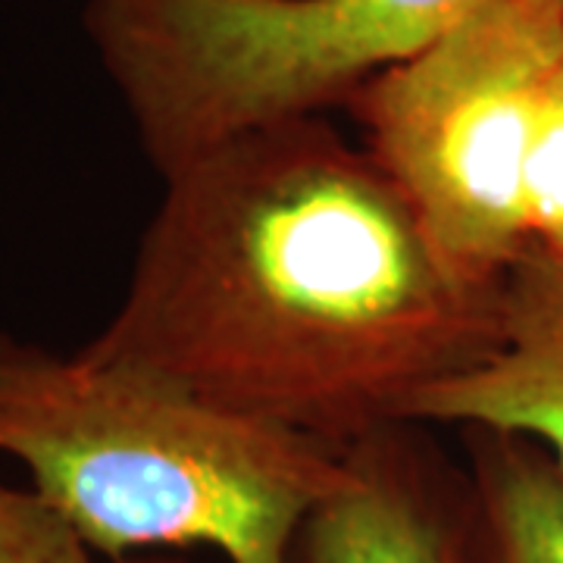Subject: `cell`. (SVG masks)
Masks as SVG:
<instances>
[{
  "label": "cell",
  "mask_w": 563,
  "mask_h": 563,
  "mask_svg": "<svg viewBox=\"0 0 563 563\" xmlns=\"http://www.w3.org/2000/svg\"><path fill=\"white\" fill-rule=\"evenodd\" d=\"M161 181L91 361L344 451L501 342L504 279L461 273L325 117L242 132Z\"/></svg>",
  "instance_id": "6da1fadb"
},
{
  "label": "cell",
  "mask_w": 563,
  "mask_h": 563,
  "mask_svg": "<svg viewBox=\"0 0 563 563\" xmlns=\"http://www.w3.org/2000/svg\"><path fill=\"white\" fill-rule=\"evenodd\" d=\"M0 454L103 563L210 548L291 563L342 451L244 420L176 385L0 332Z\"/></svg>",
  "instance_id": "7a4b0ae2"
},
{
  "label": "cell",
  "mask_w": 563,
  "mask_h": 563,
  "mask_svg": "<svg viewBox=\"0 0 563 563\" xmlns=\"http://www.w3.org/2000/svg\"><path fill=\"white\" fill-rule=\"evenodd\" d=\"M344 113L461 273L563 251V0H483Z\"/></svg>",
  "instance_id": "3957f363"
},
{
  "label": "cell",
  "mask_w": 563,
  "mask_h": 563,
  "mask_svg": "<svg viewBox=\"0 0 563 563\" xmlns=\"http://www.w3.org/2000/svg\"><path fill=\"white\" fill-rule=\"evenodd\" d=\"M483 0H85L81 29L157 176L273 122L325 117Z\"/></svg>",
  "instance_id": "277c9868"
},
{
  "label": "cell",
  "mask_w": 563,
  "mask_h": 563,
  "mask_svg": "<svg viewBox=\"0 0 563 563\" xmlns=\"http://www.w3.org/2000/svg\"><path fill=\"white\" fill-rule=\"evenodd\" d=\"M422 429L398 422L344 448L291 563H466L463 466Z\"/></svg>",
  "instance_id": "5b68a950"
},
{
  "label": "cell",
  "mask_w": 563,
  "mask_h": 563,
  "mask_svg": "<svg viewBox=\"0 0 563 563\" xmlns=\"http://www.w3.org/2000/svg\"><path fill=\"white\" fill-rule=\"evenodd\" d=\"M410 422L514 432L563 470V251L532 247L507 269L498 347L429 388Z\"/></svg>",
  "instance_id": "8992f818"
},
{
  "label": "cell",
  "mask_w": 563,
  "mask_h": 563,
  "mask_svg": "<svg viewBox=\"0 0 563 563\" xmlns=\"http://www.w3.org/2000/svg\"><path fill=\"white\" fill-rule=\"evenodd\" d=\"M463 432L466 563H563V470L532 439Z\"/></svg>",
  "instance_id": "52a82bcc"
},
{
  "label": "cell",
  "mask_w": 563,
  "mask_h": 563,
  "mask_svg": "<svg viewBox=\"0 0 563 563\" xmlns=\"http://www.w3.org/2000/svg\"><path fill=\"white\" fill-rule=\"evenodd\" d=\"M0 563H101L54 504L0 479Z\"/></svg>",
  "instance_id": "ba28073f"
},
{
  "label": "cell",
  "mask_w": 563,
  "mask_h": 563,
  "mask_svg": "<svg viewBox=\"0 0 563 563\" xmlns=\"http://www.w3.org/2000/svg\"><path fill=\"white\" fill-rule=\"evenodd\" d=\"M113 563H185L179 561L176 554H169V551H154V554H132V558H122V561Z\"/></svg>",
  "instance_id": "9c48e42d"
}]
</instances>
